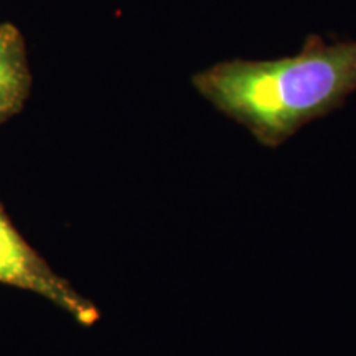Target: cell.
I'll return each mask as SVG.
<instances>
[{
  "mask_svg": "<svg viewBox=\"0 0 356 356\" xmlns=\"http://www.w3.org/2000/svg\"><path fill=\"white\" fill-rule=\"evenodd\" d=\"M32 81L24 35L13 24H0V126L24 111Z\"/></svg>",
  "mask_w": 356,
  "mask_h": 356,
  "instance_id": "3",
  "label": "cell"
},
{
  "mask_svg": "<svg viewBox=\"0 0 356 356\" xmlns=\"http://www.w3.org/2000/svg\"><path fill=\"white\" fill-rule=\"evenodd\" d=\"M191 84L261 145L277 149L355 95L356 40L309 35L293 55L220 61L195 73Z\"/></svg>",
  "mask_w": 356,
  "mask_h": 356,
  "instance_id": "1",
  "label": "cell"
},
{
  "mask_svg": "<svg viewBox=\"0 0 356 356\" xmlns=\"http://www.w3.org/2000/svg\"><path fill=\"white\" fill-rule=\"evenodd\" d=\"M0 284L33 292L65 310L78 323L92 327L99 310L76 289L48 266L37 249L30 246L0 203Z\"/></svg>",
  "mask_w": 356,
  "mask_h": 356,
  "instance_id": "2",
  "label": "cell"
}]
</instances>
